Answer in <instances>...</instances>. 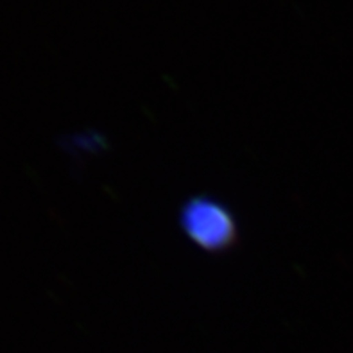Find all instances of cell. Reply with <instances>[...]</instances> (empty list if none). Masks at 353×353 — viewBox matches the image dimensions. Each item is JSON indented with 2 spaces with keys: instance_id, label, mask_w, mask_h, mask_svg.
Segmentation results:
<instances>
[{
  "instance_id": "6da1fadb",
  "label": "cell",
  "mask_w": 353,
  "mask_h": 353,
  "mask_svg": "<svg viewBox=\"0 0 353 353\" xmlns=\"http://www.w3.org/2000/svg\"><path fill=\"white\" fill-rule=\"evenodd\" d=\"M185 235L205 251H224L237 239V223L232 212L212 197H192L181 210Z\"/></svg>"
}]
</instances>
